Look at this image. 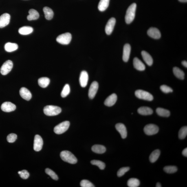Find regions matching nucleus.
<instances>
[{"label": "nucleus", "instance_id": "nucleus-1", "mask_svg": "<svg viewBox=\"0 0 187 187\" xmlns=\"http://www.w3.org/2000/svg\"><path fill=\"white\" fill-rule=\"evenodd\" d=\"M137 5L135 3H133L126 10L125 16V21L128 24H130L134 20Z\"/></svg>", "mask_w": 187, "mask_h": 187}, {"label": "nucleus", "instance_id": "nucleus-2", "mask_svg": "<svg viewBox=\"0 0 187 187\" xmlns=\"http://www.w3.org/2000/svg\"><path fill=\"white\" fill-rule=\"evenodd\" d=\"M60 157L64 162L71 164H75L77 162L76 157L70 151L65 150L62 151L60 154Z\"/></svg>", "mask_w": 187, "mask_h": 187}, {"label": "nucleus", "instance_id": "nucleus-3", "mask_svg": "<svg viewBox=\"0 0 187 187\" xmlns=\"http://www.w3.org/2000/svg\"><path fill=\"white\" fill-rule=\"evenodd\" d=\"M43 112L47 116H55L61 112V109L57 106L47 105L44 107Z\"/></svg>", "mask_w": 187, "mask_h": 187}, {"label": "nucleus", "instance_id": "nucleus-4", "mask_svg": "<svg viewBox=\"0 0 187 187\" xmlns=\"http://www.w3.org/2000/svg\"><path fill=\"white\" fill-rule=\"evenodd\" d=\"M135 96L140 99L145 100L151 101L153 100L154 98L153 95L147 91L142 90H137L135 92Z\"/></svg>", "mask_w": 187, "mask_h": 187}, {"label": "nucleus", "instance_id": "nucleus-5", "mask_svg": "<svg viewBox=\"0 0 187 187\" xmlns=\"http://www.w3.org/2000/svg\"><path fill=\"white\" fill-rule=\"evenodd\" d=\"M70 122L68 121L62 122L54 128V131L57 134L60 135L67 130L69 127Z\"/></svg>", "mask_w": 187, "mask_h": 187}, {"label": "nucleus", "instance_id": "nucleus-6", "mask_svg": "<svg viewBox=\"0 0 187 187\" xmlns=\"http://www.w3.org/2000/svg\"><path fill=\"white\" fill-rule=\"evenodd\" d=\"M71 39L72 36L70 33H66L58 36L56 38V41L62 45H67L70 43Z\"/></svg>", "mask_w": 187, "mask_h": 187}, {"label": "nucleus", "instance_id": "nucleus-7", "mask_svg": "<svg viewBox=\"0 0 187 187\" xmlns=\"http://www.w3.org/2000/svg\"><path fill=\"white\" fill-rule=\"evenodd\" d=\"M159 128L156 125L150 124L147 125L144 128V131L147 135H151L156 134L159 131Z\"/></svg>", "mask_w": 187, "mask_h": 187}, {"label": "nucleus", "instance_id": "nucleus-8", "mask_svg": "<svg viewBox=\"0 0 187 187\" xmlns=\"http://www.w3.org/2000/svg\"><path fill=\"white\" fill-rule=\"evenodd\" d=\"M13 67V63L10 60H7L1 66L0 70L1 74L3 75H6L10 72Z\"/></svg>", "mask_w": 187, "mask_h": 187}, {"label": "nucleus", "instance_id": "nucleus-9", "mask_svg": "<svg viewBox=\"0 0 187 187\" xmlns=\"http://www.w3.org/2000/svg\"><path fill=\"white\" fill-rule=\"evenodd\" d=\"M43 145V139L40 135H36L34 137L33 149L36 151H39L41 150Z\"/></svg>", "mask_w": 187, "mask_h": 187}, {"label": "nucleus", "instance_id": "nucleus-10", "mask_svg": "<svg viewBox=\"0 0 187 187\" xmlns=\"http://www.w3.org/2000/svg\"><path fill=\"white\" fill-rule=\"evenodd\" d=\"M1 109L2 110L5 112H10L15 110L16 106L11 102H6L2 104Z\"/></svg>", "mask_w": 187, "mask_h": 187}, {"label": "nucleus", "instance_id": "nucleus-11", "mask_svg": "<svg viewBox=\"0 0 187 187\" xmlns=\"http://www.w3.org/2000/svg\"><path fill=\"white\" fill-rule=\"evenodd\" d=\"M115 23H116V20L114 18H111L108 21L105 28L106 34L110 35L112 33L114 28Z\"/></svg>", "mask_w": 187, "mask_h": 187}, {"label": "nucleus", "instance_id": "nucleus-12", "mask_svg": "<svg viewBox=\"0 0 187 187\" xmlns=\"http://www.w3.org/2000/svg\"><path fill=\"white\" fill-rule=\"evenodd\" d=\"M98 82H93L91 83L89 87V96L91 99L94 98L95 95L98 91Z\"/></svg>", "mask_w": 187, "mask_h": 187}, {"label": "nucleus", "instance_id": "nucleus-13", "mask_svg": "<svg viewBox=\"0 0 187 187\" xmlns=\"http://www.w3.org/2000/svg\"><path fill=\"white\" fill-rule=\"evenodd\" d=\"M10 16L7 13L3 14L0 16V28H2L7 25L10 22Z\"/></svg>", "mask_w": 187, "mask_h": 187}, {"label": "nucleus", "instance_id": "nucleus-14", "mask_svg": "<svg viewBox=\"0 0 187 187\" xmlns=\"http://www.w3.org/2000/svg\"><path fill=\"white\" fill-rule=\"evenodd\" d=\"M148 35L154 39H159L161 37L160 31L156 28L151 27L147 31Z\"/></svg>", "mask_w": 187, "mask_h": 187}, {"label": "nucleus", "instance_id": "nucleus-15", "mask_svg": "<svg viewBox=\"0 0 187 187\" xmlns=\"http://www.w3.org/2000/svg\"><path fill=\"white\" fill-rule=\"evenodd\" d=\"M89 80V75L85 71H82L80 77V86L82 87H87Z\"/></svg>", "mask_w": 187, "mask_h": 187}, {"label": "nucleus", "instance_id": "nucleus-16", "mask_svg": "<svg viewBox=\"0 0 187 187\" xmlns=\"http://www.w3.org/2000/svg\"><path fill=\"white\" fill-rule=\"evenodd\" d=\"M115 128L123 139H125L127 135V130L126 126L122 124L119 123L115 125Z\"/></svg>", "mask_w": 187, "mask_h": 187}, {"label": "nucleus", "instance_id": "nucleus-17", "mask_svg": "<svg viewBox=\"0 0 187 187\" xmlns=\"http://www.w3.org/2000/svg\"><path fill=\"white\" fill-rule=\"evenodd\" d=\"M131 51V46L129 44H126L124 45L123 54V60L124 61L127 62L129 59Z\"/></svg>", "mask_w": 187, "mask_h": 187}, {"label": "nucleus", "instance_id": "nucleus-18", "mask_svg": "<svg viewBox=\"0 0 187 187\" xmlns=\"http://www.w3.org/2000/svg\"><path fill=\"white\" fill-rule=\"evenodd\" d=\"M20 94L22 98L29 101L32 98V94L28 89L25 87H22L20 89Z\"/></svg>", "mask_w": 187, "mask_h": 187}, {"label": "nucleus", "instance_id": "nucleus-19", "mask_svg": "<svg viewBox=\"0 0 187 187\" xmlns=\"http://www.w3.org/2000/svg\"><path fill=\"white\" fill-rule=\"evenodd\" d=\"M117 100V96L115 93H113L106 99L104 102L105 105L109 107L114 105Z\"/></svg>", "mask_w": 187, "mask_h": 187}, {"label": "nucleus", "instance_id": "nucleus-20", "mask_svg": "<svg viewBox=\"0 0 187 187\" xmlns=\"http://www.w3.org/2000/svg\"><path fill=\"white\" fill-rule=\"evenodd\" d=\"M133 65L135 68L139 71H144L146 69L144 64L137 57H135L133 59Z\"/></svg>", "mask_w": 187, "mask_h": 187}, {"label": "nucleus", "instance_id": "nucleus-21", "mask_svg": "<svg viewBox=\"0 0 187 187\" xmlns=\"http://www.w3.org/2000/svg\"><path fill=\"white\" fill-rule=\"evenodd\" d=\"M142 55L144 61L148 66H151L153 65V59L149 53L146 51H143L142 52Z\"/></svg>", "mask_w": 187, "mask_h": 187}, {"label": "nucleus", "instance_id": "nucleus-22", "mask_svg": "<svg viewBox=\"0 0 187 187\" xmlns=\"http://www.w3.org/2000/svg\"><path fill=\"white\" fill-rule=\"evenodd\" d=\"M137 112L141 115H148L152 114L153 113V111L150 107L143 106L139 108L137 110Z\"/></svg>", "mask_w": 187, "mask_h": 187}, {"label": "nucleus", "instance_id": "nucleus-23", "mask_svg": "<svg viewBox=\"0 0 187 187\" xmlns=\"http://www.w3.org/2000/svg\"><path fill=\"white\" fill-rule=\"evenodd\" d=\"M29 15L27 16V19L29 21L36 20L39 17V14L38 12L34 9H31L29 11Z\"/></svg>", "mask_w": 187, "mask_h": 187}, {"label": "nucleus", "instance_id": "nucleus-24", "mask_svg": "<svg viewBox=\"0 0 187 187\" xmlns=\"http://www.w3.org/2000/svg\"><path fill=\"white\" fill-rule=\"evenodd\" d=\"M91 150L95 153L102 154L104 153L106 151V148L105 147L101 145L96 144L92 147Z\"/></svg>", "mask_w": 187, "mask_h": 187}, {"label": "nucleus", "instance_id": "nucleus-25", "mask_svg": "<svg viewBox=\"0 0 187 187\" xmlns=\"http://www.w3.org/2000/svg\"><path fill=\"white\" fill-rule=\"evenodd\" d=\"M4 48L7 52H12L17 50L18 45L16 43H8L5 44Z\"/></svg>", "mask_w": 187, "mask_h": 187}, {"label": "nucleus", "instance_id": "nucleus-26", "mask_svg": "<svg viewBox=\"0 0 187 187\" xmlns=\"http://www.w3.org/2000/svg\"><path fill=\"white\" fill-rule=\"evenodd\" d=\"M43 11L46 19L50 20L52 19L54 16V13L52 9L48 7H44Z\"/></svg>", "mask_w": 187, "mask_h": 187}, {"label": "nucleus", "instance_id": "nucleus-27", "mask_svg": "<svg viewBox=\"0 0 187 187\" xmlns=\"http://www.w3.org/2000/svg\"><path fill=\"white\" fill-rule=\"evenodd\" d=\"M110 0H100L98 5V9L101 12L105 11L109 6Z\"/></svg>", "mask_w": 187, "mask_h": 187}, {"label": "nucleus", "instance_id": "nucleus-28", "mask_svg": "<svg viewBox=\"0 0 187 187\" xmlns=\"http://www.w3.org/2000/svg\"><path fill=\"white\" fill-rule=\"evenodd\" d=\"M33 31V29L30 27L24 26L20 28L19 30L20 34L23 35H27L31 33Z\"/></svg>", "mask_w": 187, "mask_h": 187}, {"label": "nucleus", "instance_id": "nucleus-29", "mask_svg": "<svg viewBox=\"0 0 187 187\" xmlns=\"http://www.w3.org/2000/svg\"><path fill=\"white\" fill-rule=\"evenodd\" d=\"M160 151L159 149H156L154 151L151 153L149 156V160L152 163L156 162L158 159L160 155Z\"/></svg>", "mask_w": 187, "mask_h": 187}, {"label": "nucleus", "instance_id": "nucleus-30", "mask_svg": "<svg viewBox=\"0 0 187 187\" xmlns=\"http://www.w3.org/2000/svg\"><path fill=\"white\" fill-rule=\"evenodd\" d=\"M173 72L174 75L179 79L183 80L184 79L185 74L183 71L177 67H174L173 69Z\"/></svg>", "mask_w": 187, "mask_h": 187}, {"label": "nucleus", "instance_id": "nucleus-31", "mask_svg": "<svg viewBox=\"0 0 187 187\" xmlns=\"http://www.w3.org/2000/svg\"><path fill=\"white\" fill-rule=\"evenodd\" d=\"M38 85L40 87L45 88L47 87L50 83V80L48 78L46 77H42L38 79Z\"/></svg>", "mask_w": 187, "mask_h": 187}, {"label": "nucleus", "instance_id": "nucleus-32", "mask_svg": "<svg viewBox=\"0 0 187 187\" xmlns=\"http://www.w3.org/2000/svg\"><path fill=\"white\" fill-rule=\"evenodd\" d=\"M156 112L157 114L161 117H168L170 115V112L169 111L162 108H157Z\"/></svg>", "mask_w": 187, "mask_h": 187}, {"label": "nucleus", "instance_id": "nucleus-33", "mask_svg": "<svg viewBox=\"0 0 187 187\" xmlns=\"http://www.w3.org/2000/svg\"><path fill=\"white\" fill-rule=\"evenodd\" d=\"M140 181L135 178H131L129 179L127 182L128 186L130 187H137L140 185Z\"/></svg>", "mask_w": 187, "mask_h": 187}, {"label": "nucleus", "instance_id": "nucleus-34", "mask_svg": "<svg viewBox=\"0 0 187 187\" xmlns=\"http://www.w3.org/2000/svg\"><path fill=\"white\" fill-rule=\"evenodd\" d=\"M164 171L168 174H173L175 173L177 170V167L173 166H169L165 167Z\"/></svg>", "mask_w": 187, "mask_h": 187}, {"label": "nucleus", "instance_id": "nucleus-35", "mask_svg": "<svg viewBox=\"0 0 187 187\" xmlns=\"http://www.w3.org/2000/svg\"><path fill=\"white\" fill-rule=\"evenodd\" d=\"M187 135V126H183L179 130V138L181 139H184Z\"/></svg>", "mask_w": 187, "mask_h": 187}, {"label": "nucleus", "instance_id": "nucleus-36", "mask_svg": "<svg viewBox=\"0 0 187 187\" xmlns=\"http://www.w3.org/2000/svg\"><path fill=\"white\" fill-rule=\"evenodd\" d=\"M91 164L98 166L100 169L103 170L105 167V163L102 161L98 160H93L91 161Z\"/></svg>", "mask_w": 187, "mask_h": 187}, {"label": "nucleus", "instance_id": "nucleus-37", "mask_svg": "<svg viewBox=\"0 0 187 187\" xmlns=\"http://www.w3.org/2000/svg\"><path fill=\"white\" fill-rule=\"evenodd\" d=\"M70 92V87L68 84H66L61 91V95L62 98H65Z\"/></svg>", "mask_w": 187, "mask_h": 187}, {"label": "nucleus", "instance_id": "nucleus-38", "mask_svg": "<svg viewBox=\"0 0 187 187\" xmlns=\"http://www.w3.org/2000/svg\"><path fill=\"white\" fill-rule=\"evenodd\" d=\"M45 173L47 174V175L50 176L52 178L55 180H58V176L52 170L49 168L46 169L45 170Z\"/></svg>", "mask_w": 187, "mask_h": 187}, {"label": "nucleus", "instance_id": "nucleus-39", "mask_svg": "<svg viewBox=\"0 0 187 187\" xmlns=\"http://www.w3.org/2000/svg\"><path fill=\"white\" fill-rule=\"evenodd\" d=\"M130 170V168L129 167H124L121 168L120 169L118 170V173H117V175L118 177H122L124 175L126 172L129 171Z\"/></svg>", "mask_w": 187, "mask_h": 187}, {"label": "nucleus", "instance_id": "nucleus-40", "mask_svg": "<svg viewBox=\"0 0 187 187\" xmlns=\"http://www.w3.org/2000/svg\"><path fill=\"white\" fill-rule=\"evenodd\" d=\"M82 187H94L95 186L90 181L87 180H82L80 183Z\"/></svg>", "mask_w": 187, "mask_h": 187}, {"label": "nucleus", "instance_id": "nucleus-41", "mask_svg": "<svg viewBox=\"0 0 187 187\" xmlns=\"http://www.w3.org/2000/svg\"><path fill=\"white\" fill-rule=\"evenodd\" d=\"M17 138V135L14 133H11L7 136V140L8 142L13 143L15 142Z\"/></svg>", "mask_w": 187, "mask_h": 187}, {"label": "nucleus", "instance_id": "nucleus-42", "mask_svg": "<svg viewBox=\"0 0 187 187\" xmlns=\"http://www.w3.org/2000/svg\"><path fill=\"white\" fill-rule=\"evenodd\" d=\"M18 173L19 174L20 177L22 179H28L30 176L29 172L26 170H23L22 171L18 172Z\"/></svg>", "mask_w": 187, "mask_h": 187}, {"label": "nucleus", "instance_id": "nucleus-43", "mask_svg": "<svg viewBox=\"0 0 187 187\" xmlns=\"http://www.w3.org/2000/svg\"><path fill=\"white\" fill-rule=\"evenodd\" d=\"M160 89L163 92L165 93H171L173 91V90L171 88L166 85H162L160 86Z\"/></svg>", "mask_w": 187, "mask_h": 187}, {"label": "nucleus", "instance_id": "nucleus-44", "mask_svg": "<svg viewBox=\"0 0 187 187\" xmlns=\"http://www.w3.org/2000/svg\"><path fill=\"white\" fill-rule=\"evenodd\" d=\"M182 154L184 155V156L187 157V148H185V149L183 150L182 151Z\"/></svg>", "mask_w": 187, "mask_h": 187}, {"label": "nucleus", "instance_id": "nucleus-45", "mask_svg": "<svg viewBox=\"0 0 187 187\" xmlns=\"http://www.w3.org/2000/svg\"><path fill=\"white\" fill-rule=\"evenodd\" d=\"M182 65L185 67H187V62L186 61H183L181 62Z\"/></svg>", "mask_w": 187, "mask_h": 187}, {"label": "nucleus", "instance_id": "nucleus-46", "mask_svg": "<svg viewBox=\"0 0 187 187\" xmlns=\"http://www.w3.org/2000/svg\"><path fill=\"white\" fill-rule=\"evenodd\" d=\"M156 187H162V186H161V185L160 184V183H157L156 185Z\"/></svg>", "mask_w": 187, "mask_h": 187}, {"label": "nucleus", "instance_id": "nucleus-47", "mask_svg": "<svg viewBox=\"0 0 187 187\" xmlns=\"http://www.w3.org/2000/svg\"><path fill=\"white\" fill-rule=\"evenodd\" d=\"M179 1L181 2L186 3L187 2V0H179Z\"/></svg>", "mask_w": 187, "mask_h": 187}]
</instances>
